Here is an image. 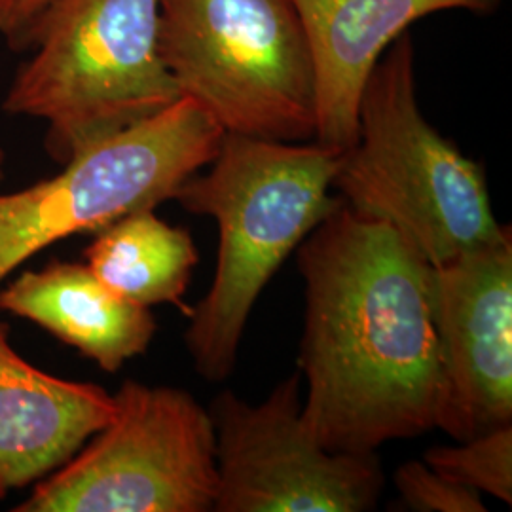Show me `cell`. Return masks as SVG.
Returning <instances> with one entry per match:
<instances>
[{
    "label": "cell",
    "mask_w": 512,
    "mask_h": 512,
    "mask_svg": "<svg viewBox=\"0 0 512 512\" xmlns=\"http://www.w3.org/2000/svg\"><path fill=\"white\" fill-rule=\"evenodd\" d=\"M302 420L332 452L372 454L439 423L431 264L395 230L338 205L298 245Z\"/></svg>",
    "instance_id": "6da1fadb"
},
{
    "label": "cell",
    "mask_w": 512,
    "mask_h": 512,
    "mask_svg": "<svg viewBox=\"0 0 512 512\" xmlns=\"http://www.w3.org/2000/svg\"><path fill=\"white\" fill-rule=\"evenodd\" d=\"M340 152L224 133L207 171L181 184L175 202L219 224L213 283L184 334L198 374L226 380L256 300L283 262L340 198L330 196Z\"/></svg>",
    "instance_id": "7a4b0ae2"
},
{
    "label": "cell",
    "mask_w": 512,
    "mask_h": 512,
    "mask_svg": "<svg viewBox=\"0 0 512 512\" xmlns=\"http://www.w3.org/2000/svg\"><path fill=\"white\" fill-rule=\"evenodd\" d=\"M332 188L351 211L378 220L431 266L501 238L482 165L421 114L414 42L404 31L366 80L353 147Z\"/></svg>",
    "instance_id": "3957f363"
},
{
    "label": "cell",
    "mask_w": 512,
    "mask_h": 512,
    "mask_svg": "<svg viewBox=\"0 0 512 512\" xmlns=\"http://www.w3.org/2000/svg\"><path fill=\"white\" fill-rule=\"evenodd\" d=\"M158 31L160 0H50L4 110L44 120L50 156L67 164L181 97Z\"/></svg>",
    "instance_id": "277c9868"
},
{
    "label": "cell",
    "mask_w": 512,
    "mask_h": 512,
    "mask_svg": "<svg viewBox=\"0 0 512 512\" xmlns=\"http://www.w3.org/2000/svg\"><path fill=\"white\" fill-rule=\"evenodd\" d=\"M160 55L224 133L315 139V73L294 0H160Z\"/></svg>",
    "instance_id": "5b68a950"
},
{
    "label": "cell",
    "mask_w": 512,
    "mask_h": 512,
    "mask_svg": "<svg viewBox=\"0 0 512 512\" xmlns=\"http://www.w3.org/2000/svg\"><path fill=\"white\" fill-rule=\"evenodd\" d=\"M224 129L190 97L76 154L52 179L0 194V281L55 241L173 200Z\"/></svg>",
    "instance_id": "8992f818"
},
{
    "label": "cell",
    "mask_w": 512,
    "mask_h": 512,
    "mask_svg": "<svg viewBox=\"0 0 512 512\" xmlns=\"http://www.w3.org/2000/svg\"><path fill=\"white\" fill-rule=\"evenodd\" d=\"M112 420L38 480L18 512H209L217 497L215 429L188 391L126 380Z\"/></svg>",
    "instance_id": "52a82bcc"
},
{
    "label": "cell",
    "mask_w": 512,
    "mask_h": 512,
    "mask_svg": "<svg viewBox=\"0 0 512 512\" xmlns=\"http://www.w3.org/2000/svg\"><path fill=\"white\" fill-rule=\"evenodd\" d=\"M300 372L258 404L224 389L209 406L217 512L374 511L385 486L376 452H332L302 420Z\"/></svg>",
    "instance_id": "ba28073f"
},
{
    "label": "cell",
    "mask_w": 512,
    "mask_h": 512,
    "mask_svg": "<svg viewBox=\"0 0 512 512\" xmlns=\"http://www.w3.org/2000/svg\"><path fill=\"white\" fill-rule=\"evenodd\" d=\"M442 363L437 429L473 439L512 423V234L431 266Z\"/></svg>",
    "instance_id": "9c48e42d"
},
{
    "label": "cell",
    "mask_w": 512,
    "mask_h": 512,
    "mask_svg": "<svg viewBox=\"0 0 512 512\" xmlns=\"http://www.w3.org/2000/svg\"><path fill=\"white\" fill-rule=\"evenodd\" d=\"M503 0H294L315 73V143L346 152L359 128L366 80L389 44L442 10L492 14Z\"/></svg>",
    "instance_id": "30bf717a"
},
{
    "label": "cell",
    "mask_w": 512,
    "mask_h": 512,
    "mask_svg": "<svg viewBox=\"0 0 512 512\" xmlns=\"http://www.w3.org/2000/svg\"><path fill=\"white\" fill-rule=\"evenodd\" d=\"M99 385L27 363L0 325V499L52 475L114 416Z\"/></svg>",
    "instance_id": "8fae6325"
},
{
    "label": "cell",
    "mask_w": 512,
    "mask_h": 512,
    "mask_svg": "<svg viewBox=\"0 0 512 512\" xmlns=\"http://www.w3.org/2000/svg\"><path fill=\"white\" fill-rule=\"evenodd\" d=\"M0 310L37 323L105 372L143 355L158 330L150 308L112 293L80 262L23 272L0 291Z\"/></svg>",
    "instance_id": "7c38bea8"
},
{
    "label": "cell",
    "mask_w": 512,
    "mask_h": 512,
    "mask_svg": "<svg viewBox=\"0 0 512 512\" xmlns=\"http://www.w3.org/2000/svg\"><path fill=\"white\" fill-rule=\"evenodd\" d=\"M198 260L188 230L167 224L154 209L110 222L86 249L93 275L112 293L145 308L183 306Z\"/></svg>",
    "instance_id": "4fadbf2b"
},
{
    "label": "cell",
    "mask_w": 512,
    "mask_h": 512,
    "mask_svg": "<svg viewBox=\"0 0 512 512\" xmlns=\"http://www.w3.org/2000/svg\"><path fill=\"white\" fill-rule=\"evenodd\" d=\"M423 461L452 482L512 503V423L461 440L458 446H435Z\"/></svg>",
    "instance_id": "5bb4252c"
},
{
    "label": "cell",
    "mask_w": 512,
    "mask_h": 512,
    "mask_svg": "<svg viewBox=\"0 0 512 512\" xmlns=\"http://www.w3.org/2000/svg\"><path fill=\"white\" fill-rule=\"evenodd\" d=\"M395 486L404 505L416 512H486L482 494L440 475L423 459L403 463L395 475Z\"/></svg>",
    "instance_id": "9a60e30c"
},
{
    "label": "cell",
    "mask_w": 512,
    "mask_h": 512,
    "mask_svg": "<svg viewBox=\"0 0 512 512\" xmlns=\"http://www.w3.org/2000/svg\"><path fill=\"white\" fill-rule=\"evenodd\" d=\"M50 0H0V35L12 48L31 46L37 21Z\"/></svg>",
    "instance_id": "2e32d148"
},
{
    "label": "cell",
    "mask_w": 512,
    "mask_h": 512,
    "mask_svg": "<svg viewBox=\"0 0 512 512\" xmlns=\"http://www.w3.org/2000/svg\"><path fill=\"white\" fill-rule=\"evenodd\" d=\"M2 165H4V152L0 150V179H2Z\"/></svg>",
    "instance_id": "e0dca14e"
}]
</instances>
